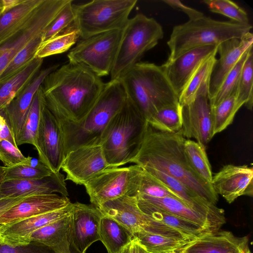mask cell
<instances>
[{"mask_svg":"<svg viewBox=\"0 0 253 253\" xmlns=\"http://www.w3.org/2000/svg\"><path fill=\"white\" fill-rule=\"evenodd\" d=\"M105 84L86 66L68 62L49 73L41 87L47 107L58 120L78 123L91 110Z\"/></svg>","mask_w":253,"mask_h":253,"instance_id":"6da1fadb","label":"cell"},{"mask_svg":"<svg viewBox=\"0 0 253 253\" xmlns=\"http://www.w3.org/2000/svg\"><path fill=\"white\" fill-rule=\"evenodd\" d=\"M161 131L149 124L141 147L131 163L161 171L180 181L200 197L216 205L218 196L211 183L193 169L184 153L185 138L181 131Z\"/></svg>","mask_w":253,"mask_h":253,"instance_id":"7a4b0ae2","label":"cell"},{"mask_svg":"<svg viewBox=\"0 0 253 253\" xmlns=\"http://www.w3.org/2000/svg\"><path fill=\"white\" fill-rule=\"evenodd\" d=\"M126 99V93L120 80H110L105 84L95 104L81 122L58 120L64 135L66 155L81 146L101 144L106 128Z\"/></svg>","mask_w":253,"mask_h":253,"instance_id":"3957f363","label":"cell"},{"mask_svg":"<svg viewBox=\"0 0 253 253\" xmlns=\"http://www.w3.org/2000/svg\"><path fill=\"white\" fill-rule=\"evenodd\" d=\"M118 79L147 122L161 108L179 102L161 66L154 63L140 61Z\"/></svg>","mask_w":253,"mask_h":253,"instance_id":"277c9868","label":"cell"},{"mask_svg":"<svg viewBox=\"0 0 253 253\" xmlns=\"http://www.w3.org/2000/svg\"><path fill=\"white\" fill-rule=\"evenodd\" d=\"M148 124L141 112L126 96L102 138L104 156L110 168L131 163L141 147Z\"/></svg>","mask_w":253,"mask_h":253,"instance_id":"5b68a950","label":"cell"},{"mask_svg":"<svg viewBox=\"0 0 253 253\" xmlns=\"http://www.w3.org/2000/svg\"><path fill=\"white\" fill-rule=\"evenodd\" d=\"M250 24L221 21L203 16L174 26L167 42L169 62L185 52L199 47L218 45L233 38H241L250 32Z\"/></svg>","mask_w":253,"mask_h":253,"instance_id":"8992f818","label":"cell"},{"mask_svg":"<svg viewBox=\"0 0 253 253\" xmlns=\"http://www.w3.org/2000/svg\"><path fill=\"white\" fill-rule=\"evenodd\" d=\"M161 25L154 18L139 13L128 19L110 73L111 80L118 79L136 63L145 52L163 39Z\"/></svg>","mask_w":253,"mask_h":253,"instance_id":"52a82bcc","label":"cell"},{"mask_svg":"<svg viewBox=\"0 0 253 253\" xmlns=\"http://www.w3.org/2000/svg\"><path fill=\"white\" fill-rule=\"evenodd\" d=\"M137 0H93L73 4L74 27L85 39L108 31L123 29Z\"/></svg>","mask_w":253,"mask_h":253,"instance_id":"ba28073f","label":"cell"},{"mask_svg":"<svg viewBox=\"0 0 253 253\" xmlns=\"http://www.w3.org/2000/svg\"><path fill=\"white\" fill-rule=\"evenodd\" d=\"M123 31L115 30L82 39L68 53L69 62L83 64L100 78L110 74Z\"/></svg>","mask_w":253,"mask_h":253,"instance_id":"9c48e42d","label":"cell"},{"mask_svg":"<svg viewBox=\"0 0 253 253\" xmlns=\"http://www.w3.org/2000/svg\"><path fill=\"white\" fill-rule=\"evenodd\" d=\"M142 171L135 164L108 168L98 173L84 185L91 204L99 208L123 196H135Z\"/></svg>","mask_w":253,"mask_h":253,"instance_id":"30bf717a","label":"cell"},{"mask_svg":"<svg viewBox=\"0 0 253 253\" xmlns=\"http://www.w3.org/2000/svg\"><path fill=\"white\" fill-rule=\"evenodd\" d=\"M99 208L104 214L121 223L133 234L144 231L169 237L188 239L179 231L142 211L135 196H123L103 203Z\"/></svg>","mask_w":253,"mask_h":253,"instance_id":"8fae6325","label":"cell"},{"mask_svg":"<svg viewBox=\"0 0 253 253\" xmlns=\"http://www.w3.org/2000/svg\"><path fill=\"white\" fill-rule=\"evenodd\" d=\"M69 0H43L37 13L23 29L0 44V75L16 55L48 26Z\"/></svg>","mask_w":253,"mask_h":253,"instance_id":"7c38bea8","label":"cell"},{"mask_svg":"<svg viewBox=\"0 0 253 253\" xmlns=\"http://www.w3.org/2000/svg\"><path fill=\"white\" fill-rule=\"evenodd\" d=\"M35 149L41 163L53 173L60 171L66 156L64 135L59 121L45 103L41 112Z\"/></svg>","mask_w":253,"mask_h":253,"instance_id":"4fadbf2b","label":"cell"},{"mask_svg":"<svg viewBox=\"0 0 253 253\" xmlns=\"http://www.w3.org/2000/svg\"><path fill=\"white\" fill-rule=\"evenodd\" d=\"M209 89V84L204 85L191 103L182 106V135L205 147L213 136Z\"/></svg>","mask_w":253,"mask_h":253,"instance_id":"5bb4252c","label":"cell"},{"mask_svg":"<svg viewBox=\"0 0 253 253\" xmlns=\"http://www.w3.org/2000/svg\"><path fill=\"white\" fill-rule=\"evenodd\" d=\"M108 168L110 167L101 144L83 146L70 151L61 166L67 180L83 185Z\"/></svg>","mask_w":253,"mask_h":253,"instance_id":"9a60e30c","label":"cell"},{"mask_svg":"<svg viewBox=\"0 0 253 253\" xmlns=\"http://www.w3.org/2000/svg\"><path fill=\"white\" fill-rule=\"evenodd\" d=\"M211 183L215 192L229 204L241 196H252L253 167L225 165L212 176Z\"/></svg>","mask_w":253,"mask_h":253,"instance_id":"2e32d148","label":"cell"},{"mask_svg":"<svg viewBox=\"0 0 253 253\" xmlns=\"http://www.w3.org/2000/svg\"><path fill=\"white\" fill-rule=\"evenodd\" d=\"M217 45L191 49L161 66L178 97L201 64L211 55L217 53Z\"/></svg>","mask_w":253,"mask_h":253,"instance_id":"e0dca14e","label":"cell"},{"mask_svg":"<svg viewBox=\"0 0 253 253\" xmlns=\"http://www.w3.org/2000/svg\"><path fill=\"white\" fill-rule=\"evenodd\" d=\"M103 213L92 204L73 203L72 238L76 248L85 253L92 244L100 241L99 227Z\"/></svg>","mask_w":253,"mask_h":253,"instance_id":"ac0fdd59","label":"cell"},{"mask_svg":"<svg viewBox=\"0 0 253 253\" xmlns=\"http://www.w3.org/2000/svg\"><path fill=\"white\" fill-rule=\"evenodd\" d=\"M253 43V35L249 32L241 38L231 39L218 44L219 57L216 59L210 78L209 99L215 95L227 74Z\"/></svg>","mask_w":253,"mask_h":253,"instance_id":"d6986e66","label":"cell"},{"mask_svg":"<svg viewBox=\"0 0 253 253\" xmlns=\"http://www.w3.org/2000/svg\"><path fill=\"white\" fill-rule=\"evenodd\" d=\"M142 169L162 182L188 206L206 216L216 231L225 223L224 212L222 209L202 198L176 179L155 169Z\"/></svg>","mask_w":253,"mask_h":253,"instance_id":"ffe728a7","label":"cell"},{"mask_svg":"<svg viewBox=\"0 0 253 253\" xmlns=\"http://www.w3.org/2000/svg\"><path fill=\"white\" fill-rule=\"evenodd\" d=\"M71 202L67 197L56 193L26 197L0 216V224H8L59 210Z\"/></svg>","mask_w":253,"mask_h":253,"instance_id":"44dd1931","label":"cell"},{"mask_svg":"<svg viewBox=\"0 0 253 253\" xmlns=\"http://www.w3.org/2000/svg\"><path fill=\"white\" fill-rule=\"evenodd\" d=\"M73 203L62 209L8 224H1L0 243L11 246L29 243L30 235L36 230L72 212Z\"/></svg>","mask_w":253,"mask_h":253,"instance_id":"7402d4cb","label":"cell"},{"mask_svg":"<svg viewBox=\"0 0 253 253\" xmlns=\"http://www.w3.org/2000/svg\"><path fill=\"white\" fill-rule=\"evenodd\" d=\"M56 193L65 197L68 196L64 176L60 172L40 179L6 181L0 184L1 198Z\"/></svg>","mask_w":253,"mask_h":253,"instance_id":"603a6c76","label":"cell"},{"mask_svg":"<svg viewBox=\"0 0 253 253\" xmlns=\"http://www.w3.org/2000/svg\"><path fill=\"white\" fill-rule=\"evenodd\" d=\"M59 67L54 65L40 70L33 80L0 112L5 118L14 135L18 134L24 123L34 96L45 77Z\"/></svg>","mask_w":253,"mask_h":253,"instance_id":"cb8c5ba5","label":"cell"},{"mask_svg":"<svg viewBox=\"0 0 253 253\" xmlns=\"http://www.w3.org/2000/svg\"><path fill=\"white\" fill-rule=\"evenodd\" d=\"M248 242L246 236L218 230L205 234L179 253H244L249 249Z\"/></svg>","mask_w":253,"mask_h":253,"instance_id":"d4e9b609","label":"cell"},{"mask_svg":"<svg viewBox=\"0 0 253 253\" xmlns=\"http://www.w3.org/2000/svg\"><path fill=\"white\" fill-rule=\"evenodd\" d=\"M72 213L36 230L30 235L29 243L46 246L58 253H69L72 238Z\"/></svg>","mask_w":253,"mask_h":253,"instance_id":"484cf974","label":"cell"},{"mask_svg":"<svg viewBox=\"0 0 253 253\" xmlns=\"http://www.w3.org/2000/svg\"><path fill=\"white\" fill-rule=\"evenodd\" d=\"M43 0H22L0 15V44L23 29L34 18Z\"/></svg>","mask_w":253,"mask_h":253,"instance_id":"4316f807","label":"cell"},{"mask_svg":"<svg viewBox=\"0 0 253 253\" xmlns=\"http://www.w3.org/2000/svg\"><path fill=\"white\" fill-rule=\"evenodd\" d=\"M135 197L137 201L150 204L165 211L191 221L210 232L216 231L206 216L180 200L170 197H154L142 194H137Z\"/></svg>","mask_w":253,"mask_h":253,"instance_id":"83f0119b","label":"cell"},{"mask_svg":"<svg viewBox=\"0 0 253 253\" xmlns=\"http://www.w3.org/2000/svg\"><path fill=\"white\" fill-rule=\"evenodd\" d=\"M136 203L138 208L144 213L179 231L186 238L197 239L210 232L191 221L165 211L150 204L137 201Z\"/></svg>","mask_w":253,"mask_h":253,"instance_id":"f1b7e54d","label":"cell"},{"mask_svg":"<svg viewBox=\"0 0 253 253\" xmlns=\"http://www.w3.org/2000/svg\"><path fill=\"white\" fill-rule=\"evenodd\" d=\"M43 59L36 57L16 74L0 83V112L3 110L40 71Z\"/></svg>","mask_w":253,"mask_h":253,"instance_id":"f546056e","label":"cell"},{"mask_svg":"<svg viewBox=\"0 0 253 253\" xmlns=\"http://www.w3.org/2000/svg\"><path fill=\"white\" fill-rule=\"evenodd\" d=\"M99 236L100 241L108 253H118L134 238L133 234L126 227L105 214L100 220Z\"/></svg>","mask_w":253,"mask_h":253,"instance_id":"4dcf8cb0","label":"cell"},{"mask_svg":"<svg viewBox=\"0 0 253 253\" xmlns=\"http://www.w3.org/2000/svg\"><path fill=\"white\" fill-rule=\"evenodd\" d=\"M133 235L149 253H179L196 240L169 237L144 231Z\"/></svg>","mask_w":253,"mask_h":253,"instance_id":"1f68e13d","label":"cell"},{"mask_svg":"<svg viewBox=\"0 0 253 253\" xmlns=\"http://www.w3.org/2000/svg\"><path fill=\"white\" fill-rule=\"evenodd\" d=\"M45 101L41 85L35 93L26 116L24 123L15 138L17 146L24 144L37 145V136L41 112Z\"/></svg>","mask_w":253,"mask_h":253,"instance_id":"d6a6232c","label":"cell"},{"mask_svg":"<svg viewBox=\"0 0 253 253\" xmlns=\"http://www.w3.org/2000/svg\"><path fill=\"white\" fill-rule=\"evenodd\" d=\"M213 54L204 60L196 70L178 97L181 105L191 103L195 98L198 91L205 85L209 84L213 67L216 61Z\"/></svg>","mask_w":253,"mask_h":253,"instance_id":"836d02e7","label":"cell"},{"mask_svg":"<svg viewBox=\"0 0 253 253\" xmlns=\"http://www.w3.org/2000/svg\"><path fill=\"white\" fill-rule=\"evenodd\" d=\"M148 123L161 131H179L182 126V106L178 102L161 108L152 116Z\"/></svg>","mask_w":253,"mask_h":253,"instance_id":"e575fe53","label":"cell"},{"mask_svg":"<svg viewBox=\"0 0 253 253\" xmlns=\"http://www.w3.org/2000/svg\"><path fill=\"white\" fill-rule=\"evenodd\" d=\"M80 38L78 30L74 24L64 32L42 42L36 57H44L64 53L74 45Z\"/></svg>","mask_w":253,"mask_h":253,"instance_id":"d590c367","label":"cell"},{"mask_svg":"<svg viewBox=\"0 0 253 253\" xmlns=\"http://www.w3.org/2000/svg\"><path fill=\"white\" fill-rule=\"evenodd\" d=\"M236 93L232 94L217 105L211 107L213 136L232 124L235 114L242 106L237 100Z\"/></svg>","mask_w":253,"mask_h":253,"instance_id":"8d00e7d4","label":"cell"},{"mask_svg":"<svg viewBox=\"0 0 253 253\" xmlns=\"http://www.w3.org/2000/svg\"><path fill=\"white\" fill-rule=\"evenodd\" d=\"M184 149L186 157L193 169L203 179L211 183L213 175L206 147L197 141L186 139Z\"/></svg>","mask_w":253,"mask_h":253,"instance_id":"74e56055","label":"cell"},{"mask_svg":"<svg viewBox=\"0 0 253 253\" xmlns=\"http://www.w3.org/2000/svg\"><path fill=\"white\" fill-rule=\"evenodd\" d=\"M43 36L34 39L16 55L0 75V83L16 74L36 58L38 49L43 41Z\"/></svg>","mask_w":253,"mask_h":253,"instance_id":"f35d334b","label":"cell"},{"mask_svg":"<svg viewBox=\"0 0 253 253\" xmlns=\"http://www.w3.org/2000/svg\"><path fill=\"white\" fill-rule=\"evenodd\" d=\"M253 46L250 47L227 74L215 95L210 99L211 107H214L223 100L237 92L238 83L244 64Z\"/></svg>","mask_w":253,"mask_h":253,"instance_id":"ab89813d","label":"cell"},{"mask_svg":"<svg viewBox=\"0 0 253 253\" xmlns=\"http://www.w3.org/2000/svg\"><path fill=\"white\" fill-rule=\"evenodd\" d=\"M53 172L41 163L33 165L22 164L11 167H4L3 181L40 179L50 175Z\"/></svg>","mask_w":253,"mask_h":253,"instance_id":"60d3db41","label":"cell"},{"mask_svg":"<svg viewBox=\"0 0 253 253\" xmlns=\"http://www.w3.org/2000/svg\"><path fill=\"white\" fill-rule=\"evenodd\" d=\"M253 49L247 58L242 70L238 83L236 98L242 106L252 110L253 103Z\"/></svg>","mask_w":253,"mask_h":253,"instance_id":"b9f144b4","label":"cell"},{"mask_svg":"<svg viewBox=\"0 0 253 253\" xmlns=\"http://www.w3.org/2000/svg\"><path fill=\"white\" fill-rule=\"evenodd\" d=\"M209 10L214 13L224 15L231 21L244 24H249L247 12L238 4L229 0H204Z\"/></svg>","mask_w":253,"mask_h":253,"instance_id":"7bdbcfd3","label":"cell"},{"mask_svg":"<svg viewBox=\"0 0 253 253\" xmlns=\"http://www.w3.org/2000/svg\"><path fill=\"white\" fill-rule=\"evenodd\" d=\"M74 20L73 0H69L47 28L42 42L64 32L73 25Z\"/></svg>","mask_w":253,"mask_h":253,"instance_id":"ee69618b","label":"cell"},{"mask_svg":"<svg viewBox=\"0 0 253 253\" xmlns=\"http://www.w3.org/2000/svg\"><path fill=\"white\" fill-rule=\"evenodd\" d=\"M0 160L8 168L32 162L31 157H26L17 146L7 140L0 141Z\"/></svg>","mask_w":253,"mask_h":253,"instance_id":"f6af8a7d","label":"cell"},{"mask_svg":"<svg viewBox=\"0 0 253 253\" xmlns=\"http://www.w3.org/2000/svg\"><path fill=\"white\" fill-rule=\"evenodd\" d=\"M0 253H58L50 248L36 242L11 246L0 243ZM69 253H82L74 246L73 241L70 244Z\"/></svg>","mask_w":253,"mask_h":253,"instance_id":"bcb514c9","label":"cell"},{"mask_svg":"<svg viewBox=\"0 0 253 253\" xmlns=\"http://www.w3.org/2000/svg\"><path fill=\"white\" fill-rule=\"evenodd\" d=\"M163 2L174 9L183 11L189 17V20H194L204 16L202 12L185 5L178 0H164Z\"/></svg>","mask_w":253,"mask_h":253,"instance_id":"7dc6e473","label":"cell"},{"mask_svg":"<svg viewBox=\"0 0 253 253\" xmlns=\"http://www.w3.org/2000/svg\"><path fill=\"white\" fill-rule=\"evenodd\" d=\"M2 140H8L17 146L14 135L10 126L4 117L0 113V141Z\"/></svg>","mask_w":253,"mask_h":253,"instance_id":"c3c4849f","label":"cell"},{"mask_svg":"<svg viewBox=\"0 0 253 253\" xmlns=\"http://www.w3.org/2000/svg\"><path fill=\"white\" fill-rule=\"evenodd\" d=\"M26 197H5L0 199V216Z\"/></svg>","mask_w":253,"mask_h":253,"instance_id":"681fc988","label":"cell"},{"mask_svg":"<svg viewBox=\"0 0 253 253\" xmlns=\"http://www.w3.org/2000/svg\"><path fill=\"white\" fill-rule=\"evenodd\" d=\"M2 4V13L15 7L19 4L22 0H1Z\"/></svg>","mask_w":253,"mask_h":253,"instance_id":"f907efd6","label":"cell"},{"mask_svg":"<svg viewBox=\"0 0 253 253\" xmlns=\"http://www.w3.org/2000/svg\"><path fill=\"white\" fill-rule=\"evenodd\" d=\"M4 166H0V184L3 182Z\"/></svg>","mask_w":253,"mask_h":253,"instance_id":"816d5d0a","label":"cell"},{"mask_svg":"<svg viewBox=\"0 0 253 253\" xmlns=\"http://www.w3.org/2000/svg\"><path fill=\"white\" fill-rule=\"evenodd\" d=\"M2 4L1 0H0V13H1L2 11Z\"/></svg>","mask_w":253,"mask_h":253,"instance_id":"f5cc1de1","label":"cell"},{"mask_svg":"<svg viewBox=\"0 0 253 253\" xmlns=\"http://www.w3.org/2000/svg\"><path fill=\"white\" fill-rule=\"evenodd\" d=\"M1 230H2V225L1 224H0V236L1 233Z\"/></svg>","mask_w":253,"mask_h":253,"instance_id":"db71d44e","label":"cell"},{"mask_svg":"<svg viewBox=\"0 0 253 253\" xmlns=\"http://www.w3.org/2000/svg\"><path fill=\"white\" fill-rule=\"evenodd\" d=\"M244 253H251V251L250 250V249H249L248 251H247Z\"/></svg>","mask_w":253,"mask_h":253,"instance_id":"11a10c76","label":"cell"},{"mask_svg":"<svg viewBox=\"0 0 253 253\" xmlns=\"http://www.w3.org/2000/svg\"><path fill=\"white\" fill-rule=\"evenodd\" d=\"M1 198H1V197H0V199H1Z\"/></svg>","mask_w":253,"mask_h":253,"instance_id":"9f6ffc18","label":"cell"}]
</instances>
